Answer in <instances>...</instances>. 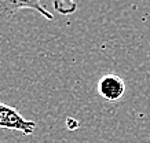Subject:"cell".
<instances>
[{"instance_id": "1", "label": "cell", "mask_w": 150, "mask_h": 143, "mask_svg": "<svg viewBox=\"0 0 150 143\" xmlns=\"http://www.w3.org/2000/svg\"><path fill=\"white\" fill-rule=\"evenodd\" d=\"M23 8L33 10L48 21L54 19L52 13L41 4V0H0V22L10 21L18 11Z\"/></svg>"}, {"instance_id": "5", "label": "cell", "mask_w": 150, "mask_h": 143, "mask_svg": "<svg viewBox=\"0 0 150 143\" xmlns=\"http://www.w3.org/2000/svg\"><path fill=\"white\" fill-rule=\"evenodd\" d=\"M66 125H68L69 129H76L79 128V121L74 120V118H68L66 120Z\"/></svg>"}, {"instance_id": "4", "label": "cell", "mask_w": 150, "mask_h": 143, "mask_svg": "<svg viewBox=\"0 0 150 143\" xmlns=\"http://www.w3.org/2000/svg\"><path fill=\"white\" fill-rule=\"evenodd\" d=\"M52 7L61 15H72L77 10V3L76 0H54Z\"/></svg>"}, {"instance_id": "3", "label": "cell", "mask_w": 150, "mask_h": 143, "mask_svg": "<svg viewBox=\"0 0 150 143\" xmlns=\"http://www.w3.org/2000/svg\"><path fill=\"white\" fill-rule=\"evenodd\" d=\"M96 89L106 102H118L127 91V85L118 74L108 73L99 79Z\"/></svg>"}, {"instance_id": "6", "label": "cell", "mask_w": 150, "mask_h": 143, "mask_svg": "<svg viewBox=\"0 0 150 143\" xmlns=\"http://www.w3.org/2000/svg\"><path fill=\"white\" fill-rule=\"evenodd\" d=\"M0 107H1V102H0Z\"/></svg>"}, {"instance_id": "2", "label": "cell", "mask_w": 150, "mask_h": 143, "mask_svg": "<svg viewBox=\"0 0 150 143\" xmlns=\"http://www.w3.org/2000/svg\"><path fill=\"white\" fill-rule=\"evenodd\" d=\"M0 128L18 131L23 135H32L36 129V123L25 118L15 107L1 103L0 107Z\"/></svg>"}]
</instances>
